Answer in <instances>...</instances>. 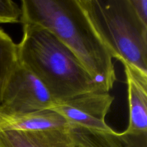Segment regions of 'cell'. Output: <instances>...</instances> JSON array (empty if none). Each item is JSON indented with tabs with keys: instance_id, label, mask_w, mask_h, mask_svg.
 Wrapping results in <instances>:
<instances>
[{
	"instance_id": "obj_1",
	"label": "cell",
	"mask_w": 147,
	"mask_h": 147,
	"mask_svg": "<svg viewBox=\"0 0 147 147\" xmlns=\"http://www.w3.org/2000/svg\"><path fill=\"white\" fill-rule=\"evenodd\" d=\"M22 24L41 26L54 34L83 63L104 90L113 88V58L99 38L78 0H22Z\"/></svg>"
},
{
	"instance_id": "obj_2",
	"label": "cell",
	"mask_w": 147,
	"mask_h": 147,
	"mask_svg": "<svg viewBox=\"0 0 147 147\" xmlns=\"http://www.w3.org/2000/svg\"><path fill=\"white\" fill-rule=\"evenodd\" d=\"M22 24L23 37L17 44L19 62L42 82L55 101L106 91L54 34L37 24Z\"/></svg>"
},
{
	"instance_id": "obj_3",
	"label": "cell",
	"mask_w": 147,
	"mask_h": 147,
	"mask_svg": "<svg viewBox=\"0 0 147 147\" xmlns=\"http://www.w3.org/2000/svg\"><path fill=\"white\" fill-rule=\"evenodd\" d=\"M99 38L111 55L147 73V26L129 0H78Z\"/></svg>"
},
{
	"instance_id": "obj_4",
	"label": "cell",
	"mask_w": 147,
	"mask_h": 147,
	"mask_svg": "<svg viewBox=\"0 0 147 147\" xmlns=\"http://www.w3.org/2000/svg\"><path fill=\"white\" fill-rule=\"evenodd\" d=\"M55 100L42 82L18 62L7 80L0 107L11 112L51 110Z\"/></svg>"
},
{
	"instance_id": "obj_5",
	"label": "cell",
	"mask_w": 147,
	"mask_h": 147,
	"mask_svg": "<svg viewBox=\"0 0 147 147\" xmlns=\"http://www.w3.org/2000/svg\"><path fill=\"white\" fill-rule=\"evenodd\" d=\"M113 100L109 92L96 90L55 101L51 110L63 116L70 126L110 131L113 129L105 119Z\"/></svg>"
},
{
	"instance_id": "obj_6",
	"label": "cell",
	"mask_w": 147,
	"mask_h": 147,
	"mask_svg": "<svg viewBox=\"0 0 147 147\" xmlns=\"http://www.w3.org/2000/svg\"><path fill=\"white\" fill-rule=\"evenodd\" d=\"M66 133L77 147H147V133H117L69 126Z\"/></svg>"
},
{
	"instance_id": "obj_7",
	"label": "cell",
	"mask_w": 147,
	"mask_h": 147,
	"mask_svg": "<svg viewBox=\"0 0 147 147\" xmlns=\"http://www.w3.org/2000/svg\"><path fill=\"white\" fill-rule=\"evenodd\" d=\"M129 101V125L126 131L147 133V73L123 64Z\"/></svg>"
},
{
	"instance_id": "obj_8",
	"label": "cell",
	"mask_w": 147,
	"mask_h": 147,
	"mask_svg": "<svg viewBox=\"0 0 147 147\" xmlns=\"http://www.w3.org/2000/svg\"><path fill=\"white\" fill-rule=\"evenodd\" d=\"M69 126L63 116L53 110L21 113L0 107V131H42L65 129Z\"/></svg>"
},
{
	"instance_id": "obj_9",
	"label": "cell",
	"mask_w": 147,
	"mask_h": 147,
	"mask_svg": "<svg viewBox=\"0 0 147 147\" xmlns=\"http://www.w3.org/2000/svg\"><path fill=\"white\" fill-rule=\"evenodd\" d=\"M18 62L17 44L0 29V103L7 80Z\"/></svg>"
},
{
	"instance_id": "obj_10",
	"label": "cell",
	"mask_w": 147,
	"mask_h": 147,
	"mask_svg": "<svg viewBox=\"0 0 147 147\" xmlns=\"http://www.w3.org/2000/svg\"><path fill=\"white\" fill-rule=\"evenodd\" d=\"M0 147H47L38 131H0Z\"/></svg>"
},
{
	"instance_id": "obj_11",
	"label": "cell",
	"mask_w": 147,
	"mask_h": 147,
	"mask_svg": "<svg viewBox=\"0 0 147 147\" xmlns=\"http://www.w3.org/2000/svg\"><path fill=\"white\" fill-rule=\"evenodd\" d=\"M67 129L38 132L47 147H76L66 133Z\"/></svg>"
},
{
	"instance_id": "obj_12",
	"label": "cell",
	"mask_w": 147,
	"mask_h": 147,
	"mask_svg": "<svg viewBox=\"0 0 147 147\" xmlns=\"http://www.w3.org/2000/svg\"><path fill=\"white\" fill-rule=\"evenodd\" d=\"M22 16L21 7L11 0H0V24L17 23Z\"/></svg>"
},
{
	"instance_id": "obj_13",
	"label": "cell",
	"mask_w": 147,
	"mask_h": 147,
	"mask_svg": "<svg viewBox=\"0 0 147 147\" xmlns=\"http://www.w3.org/2000/svg\"><path fill=\"white\" fill-rule=\"evenodd\" d=\"M129 2L138 18L147 26V0H129Z\"/></svg>"
},
{
	"instance_id": "obj_14",
	"label": "cell",
	"mask_w": 147,
	"mask_h": 147,
	"mask_svg": "<svg viewBox=\"0 0 147 147\" xmlns=\"http://www.w3.org/2000/svg\"><path fill=\"white\" fill-rule=\"evenodd\" d=\"M71 142H72V141H71ZM76 147H77V146H76Z\"/></svg>"
}]
</instances>
